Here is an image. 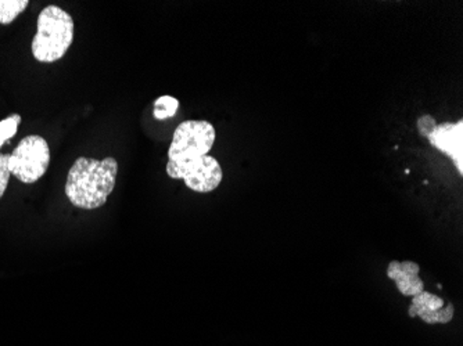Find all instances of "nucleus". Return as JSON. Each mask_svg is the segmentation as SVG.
Wrapping results in <instances>:
<instances>
[{
  "instance_id": "nucleus-1",
  "label": "nucleus",
  "mask_w": 463,
  "mask_h": 346,
  "mask_svg": "<svg viewBox=\"0 0 463 346\" xmlns=\"http://www.w3.org/2000/svg\"><path fill=\"white\" fill-rule=\"evenodd\" d=\"M117 173L118 163L116 158H78L67 176V199L80 210H92L103 207L114 192Z\"/></svg>"
},
{
  "instance_id": "nucleus-2",
  "label": "nucleus",
  "mask_w": 463,
  "mask_h": 346,
  "mask_svg": "<svg viewBox=\"0 0 463 346\" xmlns=\"http://www.w3.org/2000/svg\"><path fill=\"white\" fill-rule=\"evenodd\" d=\"M33 56L39 62H56L69 51L74 42L75 24L71 15L61 7H45L38 15Z\"/></svg>"
},
{
  "instance_id": "nucleus-3",
  "label": "nucleus",
  "mask_w": 463,
  "mask_h": 346,
  "mask_svg": "<svg viewBox=\"0 0 463 346\" xmlns=\"http://www.w3.org/2000/svg\"><path fill=\"white\" fill-rule=\"evenodd\" d=\"M215 129L207 121H184L174 132L168 158L176 164L204 157L215 143Z\"/></svg>"
},
{
  "instance_id": "nucleus-4",
  "label": "nucleus",
  "mask_w": 463,
  "mask_h": 346,
  "mask_svg": "<svg viewBox=\"0 0 463 346\" xmlns=\"http://www.w3.org/2000/svg\"><path fill=\"white\" fill-rule=\"evenodd\" d=\"M51 164L48 142L31 135L18 143L9 158L10 173L25 184L35 183L45 175Z\"/></svg>"
},
{
  "instance_id": "nucleus-5",
  "label": "nucleus",
  "mask_w": 463,
  "mask_h": 346,
  "mask_svg": "<svg viewBox=\"0 0 463 346\" xmlns=\"http://www.w3.org/2000/svg\"><path fill=\"white\" fill-rule=\"evenodd\" d=\"M166 175L173 179H182L189 189L205 194L214 192L220 186L223 172L214 157L204 155L184 164L168 161Z\"/></svg>"
},
{
  "instance_id": "nucleus-6",
  "label": "nucleus",
  "mask_w": 463,
  "mask_h": 346,
  "mask_svg": "<svg viewBox=\"0 0 463 346\" xmlns=\"http://www.w3.org/2000/svg\"><path fill=\"white\" fill-rule=\"evenodd\" d=\"M429 142L437 150L449 155L457 165L460 175H463V121L457 124L446 122L437 125L436 129L429 135Z\"/></svg>"
},
{
  "instance_id": "nucleus-7",
  "label": "nucleus",
  "mask_w": 463,
  "mask_h": 346,
  "mask_svg": "<svg viewBox=\"0 0 463 346\" xmlns=\"http://www.w3.org/2000/svg\"><path fill=\"white\" fill-rule=\"evenodd\" d=\"M420 267L415 262L392 261L387 267V276L394 281L398 291L404 296H415L425 291L422 278L419 277Z\"/></svg>"
},
{
  "instance_id": "nucleus-8",
  "label": "nucleus",
  "mask_w": 463,
  "mask_h": 346,
  "mask_svg": "<svg viewBox=\"0 0 463 346\" xmlns=\"http://www.w3.org/2000/svg\"><path fill=\"white\" fill-rule=\"evenodd\" d=\"M444 301L439 296L434 295V294L428 293V291H422L418 295L413 296L412 304L410 306V316L415 317V313L418 311H429L436 312L439 309L444 308Z\"/></svg>"
},
{
  "instance_id": "nucleus-9",
  "label": "nucleus",
  "mask_w": 463,
  "mask_h": 346,
  "mask_svg": "<svg viewBox=\"0 0 463 346\" xmlns=\"http://www.w3.org/2000/svg\"><path fill=\"white\" fill-rule=\"evenodd\" d=\"M28 0H0V24L9 25L27 9Z\"/></svg>"
},
{
  "instance_id": "nucleus-10",
  "label": "nucleus",
  "mask_w": 463,
  "mask_h": 346,
  "mask_svg": "<svg viewBox=\"0 0 463 346\" xmlns=\"http://www.w3.org/2000/svg\"><path fill=\"white\" fill-rule=\"evenodd\" d=\"M178 110L179 100L173 96L164 95L155 101V118L158 121L173 118Z\"/></svg>"
},
{
  "instance_id": "nucleus-11",
  "label": "nucleus",
  "mask_w": 463,
  "mask_h": 346,
  "mask_svg": "<svg viewBox=\"0 0 463 346\" xmlns=\"http://www.w3.org/2000/svg\"><path fill=\"white\" fill-rule=\"evenodd\" d=\"M455 308L452 304H447L444 308L436 312L418 311L415 316L420 317L428 324H447L454 319Z\"/></svg>"
},
{
  "instance_id": "nucleus-12",
  "label": "nucleus",
  "mask_w": 463,
  "mask_h": 346,
  "mask_svg": "<svg viewBox=\"0 0 463 346\" xmlns=\"http://www.w3.org/2000/svg\"><path fill=\"white\" fill-rule=\"evenodd\" d=\"M21 124V117L18 114L7 117L4 121H0V147L12 139L17 134L18 126Z\"/></svg>"
},
{
  "instance_id": "nucleus-13",
  "label": "nucleus",
  "mask_w": 463,
  "mask_h": 346,
  "mask_svg": "<svg viewBox=\"0 0 463 346\" xmlns=\"http://www.w3.org/2000/svg\"><path fill=\"white\" fill-rule=\"evenodd\" d=\"M10 154H0V200L5 196L7 186H9L10 173L9 169Z\"/></svg>"
},
{
  "instance_id": "nucleus-14",
  "label": "nucleus",
  "mask_w": 463,
  "mask_h": 346,
  "mask_svg": "<svg viewBox=\"0 0 463 346\" xmlns=\"http://www.w3.org/2000/svg\"><path fill=\"white\" fill-rule=\"evenodd\" d=\"M436 119L431 116H423L418 119V131L423 137H429V135L436 129Z\"/></svg>"
}]
</instances>
